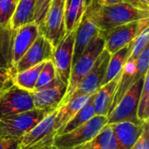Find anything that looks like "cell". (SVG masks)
Masks as SVG:
<instances>
[{"instance_id":"37","label":"cell","mask_w":149,"mask_h":149,"mask_svg":"<svg viewBox=\"0 0 149 149\" xmlns=\"http://www.w3.org/2000/svg\"><path fill=\"white\" fill-rule=\"evenodd\" d=\"M52 147H50V148H17V149H50Z\"/></svg>"},{"instance_id":"20","label":"cell","mask_w":149,"mask_h":149,"mask_svg":"<svg viewBox=\"0 0 149 149\" xmlns=\"http://www.w3.org/2000/svg\"><path fill=\"white\" fill-rule=\"evenodd\" d=\"M36 0H18L9 26L15 30L22 25L33 22Z\"/></svg>"},{"instance_id":"30","label":"cell","mask_w":149,"mask_h":149,"mask_svg":"<svg viewBox=\"0 0 149 149\" xmlns=\"http://www.w3.org/2000/svg\"><path fill=\"white\" fill-rule=\"evenodd\" d=\"M52 0H36L34 16H33V23L37 24L38 26L41 25L52 4Z\"/></svg>"},{"instance_id":"25","label":"cell","mask_w":149,"mask_h":149,"mask_svg":"<svg viewBox=\"0 0 149 149\" xmlns=\"http://www.w3.org/2000/svg\"><path fill=\"white\" fill-rule=\"evenodd\" d=\"M93 94L91 95V97L89 98L86 105L72 117V119L59 132L56 134V135H60V134L69 133L79 127L80 126L84 125L88 120H90L93 116H95V112H94V107H93Z\"/></svg>"},{"instance_id":"11","label":"cell","mask_w":149,"mask_h":149,"mask_svg":"<svg viewBox=\"0 0 149 149\" xmlns=\"http://www.w3.org/2000/svg\"><path fill=\"white\" fill-rule=\"evenodd\" d=\"M34 109L32 97L28 93L12 85L0 94V118Z\"/></svg>"},{"instance_id":"16","label":"cell","mask_w":149,"mask_h":149,"mask_svg":"<svg viewBox=\"0 0 149 149\" xmlns=\"http://www.w3.org/2000/svg\"><path fill=\"white\" fill-rule=\"evenodd\" d=\"M113 130L117 149H130L143 131V123L136 124L128 121L110 125Z\"/></svg>"},{"instance_id":"24","label":"cell","mask_w":149,"mask_h":149,"mask_svg":"<svg viewBox=\"0 0 149 149\" xmlns=\"http://www.w3.org/2000/svg\"><path fill=\"white\" fill-rule=\"evenodd\" d=\"M75 149H117L112 127L110 125L105 126L93 139Z\"/></svg>"},{"instance_id":"17","label":"cell","mask_w":149,"mask_h":149,"mask_svg":"<svg viewBox=\"0 0 149 149\" xmlns=\"http://www.w3.org/2000/svg\"><path fill=\"white\" fill-rule=\"evenodd\" d=\"M121 72L117 75L113 80L100 86L93 96V103L95 115L107 117L114 96V93L120 78Z\"/></svg>"},{"instance_id":"27","label":"cell","mask_w":149,"mask_h":149,"mask_svg":"<svg viewBox=\"0 0 149 149\" xmlns=\"http://www.w3.org/2000/svg\"><path fill=\"white\" fill-rule=\"evenodd\" d=\"M149 41V27L145 29L143 31H141L133 41L132 48L130 55L127 58V61H133L136 62L141 53L143 52V50L148 46Z\"/></svg>"},{"instance_id":"13","label":"cell","mask_w":149,"mask_h":149,"mask_svg":"<svg viewBox=\"0 0 149 149\" xmlns=\"http://www.w3.org/2000/svg\"><path fill=\"white\" fill-rule=\"evenodd\" d=\"M52 45L42 34H40L32 45L16 64L13 68V72H19L40 63L52 60Z\"/></svg>"},{"instance_id":"28","label":"cell","mask_w":149,"mask_h":149,"mask_svg":"<svg viewBox=\"0 0 149 149\" xmlns=\"http://www.w3.org/2000/svg\"><path fill=\"white\" fill-rule=\"evenodd\" d=\"M56 72H55V68L53 65V63L52 62V60L46 61L45 62L40 73L38 75V79L36 84V89H39L46 85H48L49 83H51L55 78H56Z\"/></svg>"},{"instance_id":"40","label":"cell","mask_w":149,"mask_h":149,"mask_svg":"<svg viewBox=\"0 0 149 149\" xmlns=\"http://www.w3.org/2000/svg\"><path fill=\"white\" fill-rule=\"evenodd\" d=\"M0 94H1V93H0Z\"/></svg>"},{"instance_id":"34","label":"cell","mask_w":149,"mask_h":149,"mask_svg":"<svg viewBox=\"0 0 149 149\" xmlns=\"http://www.w3.org/2000/svg\"><path fill=\"white\" fill-rule=\"evenodd\" d=\"M123 2L139 10L149 11V0H123Z\"/></svg>"},{"instance_id":"15","label":"cell","mask_w":149,"mask_h":149,"mask_svg":"<svg viewBox=\"0 0 149 149\" xmlns=\"http://www.w3.org/2000/svg\"><path fill=\"white\" fill-rule=\"evenodd\" d=\"M99 33L100 30L96 26L95 23L90 17V15L85 11L75 32L72 65L81 56L87 45L99 35Z\"/></svg>"},{"instance_id":"5","label":"cell","mask_w":149,"mask_h":149,"mask_svg":"<svg viewBox=\"0 0 149 149\" xmlns=\"http://www.w3.org/2000/svg\"><path fill=\"white\" fill-rule=\"evenodd\" d=\"M48 113L38 109L0 118V137L20 139Z\"/></svg>"},{"instance_id":"9","label":"cell","mask_w":149,"mask_h":149,"mask_svg":"<svg viewBox=\"0 0 149 149\" xmlns=\"http://www.w3.org/2000/svg\"><path fill=\"white\" fill-rule=\"evenodd\" d=\"M67 86L57 77L48 85L31 93L34 108L50 113L58 108L66 93Z\"/></svg>"},{"instance_id":"10","label":"cell","mask_w":149,"mask_h":149,"mask_svg":"<svg viewBox=\"0 0 149 149\" xmlns=\"http://www.w3.org/2000/svg\"><path fill=\"white\" fill-rule=\"evenodd\" d=\"M76 30L65 35L58 45L53 48L52 62L53 63L56 76L63 83L68 86L72 66L73 46Z\"/></svg>"},{"instance_id":"38","label":"cell","mask_w":149,"mask_h":149,"mask_svg":"<svg viewBox=\"0 0 149 149\" xmlns=\"http://www.w3.org/2000/svg\"><path fill=\"white\" fill-rule=\"evenodd\" d=\"M50 149H57V148H54V147L52 146V148H50Z\"/></svg>"},{"instance_id":"12","label":"cell","mask_w":149,"mask_h":149,"mask_svg":"<svg viewBox=\"0 0 149 149\" xmlns=\"http://www.w3.org/2000/svg\"><path fill=\"white\" fill-rule=\"evenodd\" d=\"M110 57L111 54L107 50L102 52L92 69L80 81L77 89L72 95L71 100L82 95L90 96L96 93L100 87V84L104 79Z\"/></svg>"},{"instance_id":"23","label":"cell","mask_w":149,"mask_h":149,"mask_svg":"<svg viewBox=\"0 0 149 149\" xmlns=\"http://www.w3.org/2000/svg\"><path fill=\"white\" fill-rule=\"evenodd\" d=\"M12 34L13 30L8 25H0V67L12 70Z\"/></svg>"},{"instance_id":"26","label":"cell","mask_w":149,"mask_h":149,"mask_svg":"<svg viewBox=\"0 0 149 149\" xmlns=\"http://www.w3.org/2000/svg\"><path fill=\"white\" fill-rule=\"evenodd\" d=\"M137 119L141 123L149 121V72L144 78L143 87L138 102Z\"/></svg>"},{"instance_id":"2","label":"cell","mask_w":149,"mask_h":149,"mask_svg":"<svg viewBox=\"0 0 149 149\" xmlns=\"http://www.w3.org/2000/svg\"><path fill=\"white\" fill-rule=\"evenodd\" d=\"M104 50L105 42L103 38L99 33V35L87 45V47L85 49L81 56L72 65L66 93L64 96V99L61 101L58 107L65 105L71 100L72 95L77 89L80 81L89 72V71L92 69L96 60Z\"/></svg>"},{"instance_id":"8","label":"cell","mask_w":149,"mask_h":149,"mask_svg":"<svg viewBox=\"0 0 149 149\" xmlns=\"http://www.w3.org/2000/svg\"><path fill=\"white\" fill-rule=\"evenodd\" d=\"M57 111L45 115L28 133L20 138V148H30L32 147L49 148L52 146L53 138L56 134V115Z\"/></svg>"},{"instance_id":"6","label":"cell","mask_w":149,"mask_h":149,"mask_svg":"<svg viewBox=\"0 0 149 149\" xmlns=\"http://www.w3.org/2000/svg\"><path fill=\"white\" fill-rule=\"evenodd\" d=\"M143 83L144 79H141L128 89L116 107L107 116V125L125 121L141 124L137 119V108Z\"/></svg>"},{"instance_id":"4","label":"cell","mask_w":149,"mask_h":149,"mask_svg":"<svg viewBox=\"0 0 149 149\" xmlns=\"http://www.w3.org/2000/svg\"><path fill=\"white\" fill-rule=\"evenodd\" d=\"M148 22L149 18H145L108 30L100 31V35L105 42V50L112 55L129 45L141 31L148 28Z\"/></svg>"},{"instance_id":"18","label":"cell","mask_w":149,"mask_h":149,"mask_svg":"<svg viewBox=\"0 0 149 149\" xmlns=\"http://www.w3.org/2000/svg\"><path fill=\"white\" fill-rule=\"evenodd\" d=\"M91 95H82L73 98L68 102H66L65 105L58 108L56 115V134L59 132L72 119V117L86 105Z\"/></svg>"},{"instance_id":"39","label":"cell","mask_w":149,"mask_h":149,"mask_svg":"<svg viewBox=\"0 0 149 149\" xmlns=\"http://www.w3.org/2000/svg\"><path fill=\"white\" fill-rule=\"evenodd\" d=\"M66 1H67V0H66Z\"/></svg>"},{"instance_id":"22","label":"cell","mask_w":149,"mask_h":149,"mask_svg":"<svg viewBox=\"0 0 149 149\" xmlns=\"http://www.w3.org/2000/svg\"><path fill=\"white\" fill-rule=\"evenodd\" d=\"M84 0H67L65 11V35L75 31L84 15Z\"/></svg>"},{"instance_id":"31","label":"cell","mask_w":149,"mask_h":149,"mask_svg":"<svg viewBox=\"0 0 149 149\" xmlns=\"http://www.w3.org/2000/svg\"><path fill=\"white\" fill-rule=\"evenodd\" d=\"M13 73L14 72H12V70L0 67V93H2L3 91L13 85Z\"/></svg>"},{"instance_id":"29","label":"cell","mask_w":149,"mask_h":149,"mask_svg":"<svg viewBox=\"0 0 149 149\" xmlns=\"http://www.w3.org/2000/svg\"><path fill=\"white\" fill-rule=\"evenodd\" d=\"M18 0H0V25L8 26Z\"/></svg>"},{"instance_id":"3","label":"cell","mask_w":149,"mask_h":149,"mask_svg":"<svg viewBox=\"0 0 149 149\" xmlns=\"http://www.w3.org/2000/svg\"><path fill=\"white\" fill-rule=\"evenodd\" d=\"M107 125L105 116H93L79 127L60 135H55L52 146L57 149H75L93 139Z\"/></svg>"},{"instance_id":"19","label":"cell","mask_w":149,"mask_h":149,"mask_svg":"<svg viewBox=\"0 0 149 149\" xmlns=\"http://www.w3.org/2000/svg\"><path fill=\"white\" fill-rule=\"evenodd\" d=\"M132 44H133V41L129 45H126L125 47L121 48L120 50H119L118 52L111 55L108 65H107V68L104 79L100 84V86L113 80L117 75H119L122 72L123 67L130 55Z\"/></svg>"},{"instance_id":"35","label":"cell","mask_w":149,"mask_h":149,"mask_svg":"<svg viewBox=\"0 0 149 149\" xmlns=\"http://www.w3.org/2000/svg\"><path fill=\"white\" fill-rule=\"evenodd\" d=\"M101 0H84L85 11H93L100 6Z\"/></svg>"},{"instance_id":"14","label":"cell","mask_w":149,"mask_h":149,"mask_svg":"<svg viewBox=\"0 0 149 149\" xmlns=\"http://www.w3.org/2000/svg\"><path fill=\"white\" fill-rule=\"evenodd\" d=\"M41 34L39 26L31 22L13 30L12 34V68L32 45L38 37Z\"/></svg>"},{"instance_id":"33","label":"cell","mask_w":149,"mask_h":149,"mask_svg":"<svg viewBox=\"0 0 149 149\" xmlns=\"http://www.w3.org/2000/svg\"><path fill=\"white\" fill-rule=\"evenodd\" d=\"M20 147V139L0 137V149H17Z\"/></svg>"},{"instance_id":"21","label":"cell","mask_w":149,"mask_h":149,"mask_svg":"<svg viewBox=\"0 0 149 149\" xmlns=\"http://www.w3.org/2000/svg\"><path fill=\"white\" fill-rule=\"evenodd\" d=\"M44 64L45 62L40 63L24 71L13 73L12 76L13 85L28 93H32L35 90L38 75L40 73V71Z\"/></svg>"},{"instance_id":"36","label":"cell","mask_w":149,"mask_h":149,"mask_svg":"<svg viewBox=\"0 0 149 149\" xmlns=\"http://www.w3.org/2000/svg\"><path fill=\"white\" fill-rule=\"evenodd\" d=\"M123 0H101L100 5H112V4H116L122 3Z\"/></svg>"},{"instance_id":"32","label":"cell","mask_w":149,"mask_h":149,"mask_svg":"<svg viewBox=\"0 0 149 149\" xmlns=\"http://www.w3.org/2000/svg\"><path fill=\"white\" fill-rule=\"evenodd\" d=\"M130 149H149L148 121L143 123V131L141 134Z\"/></svg>"},{"instance_id":"1","label":"cell","mask_w":149,"mask_h":149,"mask_svg":"<svg viewBox=\"0 0 149 149\" xmlns=\"http://www.w3.org/2000/svg\"><path fill=\"white\" fill-rule=\"evenodd\" d=\"M100 31L108 30L134 21L149 18V11L139 10L127 3L100 5L93 11H86Z\"/></svg>"},{"instance_id":"7","label":"cell","mask_w":149,"mask_h":149,"mask_svg":"<svg viewBox=\"0 0 149 149\" xmlns=\"http://www.w3.org/2000/svg\"><path fill=\"white\" fill-rule=\"evenodd\" d=\"M66 0H52L40 28L41 34L56 47L65 36V11Z\"/></svg>"}]
</instances>
